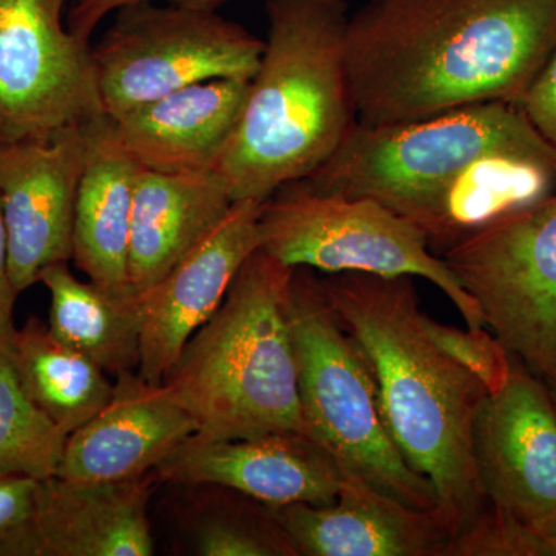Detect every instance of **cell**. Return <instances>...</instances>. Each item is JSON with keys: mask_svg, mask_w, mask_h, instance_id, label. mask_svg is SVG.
Returning <instances> with one entry per match:
<instances>
[{"mask_svg": "<svg viewBox=\"0 0 556 556\" xmlns=\"http://www.w3.org/2000/svg\"><path fill=\"white\" fill-rule=\"evenodd\" d=\"M424 328L431 340L460 367L481 380L489 394L506 386L514 369L515 356L490 334L485 327L459 329L422 316Z\"/></svg>", "mask_w": 556, "mask_h": 556, "instance_id": "obj_25", "label": "cell"}, {"mask_svg": "<svg viewBox=\"0 0 556 556\" xmlns=\"http://www.w3.org/2000/svg\"><path fill=\"white\" fill-rule=\"evenodd\" d=\"M473 457L486 506L556 546V405L517 357L506 386L479 405Z\"/></svg>", "mask_w": 556, "mask_h": 556, "instance_id": "obj_11", "label": "cell"}, {"mask_svg": "<svg viewBox=\"0 0 556 556\" xmlns=\"http://www.w3.org/2000/svg\"><path fill=\"white\" fill-rule=\"evenodd\" d=\"M65 0H0V139H49L102 115L91 43Z\"/></svg>", "mask_w": 556, "mask_h": 556, "instance_id": "obj_10", "label": "cell"}, {"mask_svg": "<svg viewBox=\"0 0 556 556\" xmlns=\"http://www.w3.org/2000/svg\"><path fill=\"white\" fill-rule=\"evenodd\" d=\"M497 152L556 159L518 105L479 102L404 123H354L336 152L299 182L378 201L415 223L457 174Z\"/></svg>", "mask_w": 556, "mask_h": 556, "instance_id": "obj_5", "label": "cell"}, {"mask_svg": "<svg viewBox=\"0 0 556 556\" xmlns=\"http://www.w3.org/2000/svg\"><path fill=\"white\" fill-rule=\"evenodd\" d=\"M519 109L556 150V49L530 83Z\"/></svg>", "mask_w": 556, "mask_h": 556, "instance_id": "obj_26", "label": "cell"}, {"mask_svg": "<svg viewBox=\"0 0 556 556\" xmlns=\"http://www.w3.org/2000/svg\"><path fill=\"white\" fill-rule=\"evenodd\" d=\"M156 479L181 485H217L263 506H329L343 470L317 439L302 431H269L240 439L193 434L155 471Z\"/></svg>", "mask_w": 556, "mask_h": 556, "instance_id": "obj_14", "label": "cell"}, {"mask_svg": "<svg viewBox=\"0 0 556 556\" xmlns=\"http://www.w3.org/2000/svg\"><path fill=\"white\" fill-rule=\"evenodd\" d=\"M10 339L0 336V475L43 481L56 477L67 434L22 387Z\"/></svg>", "mask_w": 556, "mask_h": 556, "instance_id": "obj_23", "label": "cell"}, {"mask_svg": "<svg viewBox=\"0 0 556 556\" xmlns=\"http://www.w3.org/2000/svg\"><path fill=\"white\" fill-rule=\"evenodd\" d=\"M155 479H43L30 517L2 541L0 556H150L148 508Z\"/></svg>", "mask_w": 556, "mask_h": 556, "instance_id": "obj_15", "label": "cell"}, {"mask_svg": "<svg viewBox=\"0 0 556 556\" xmlns=\"http://www.w3.org/2000/svg\"><path fill=\"white\" fill-rule=\"evenodd\" d=\"M197 431V420L169 388L138 371L124 372L104 408L65 441L56 477L78 482L149 477Z\"/></svg>", "mask_w": 556, "mask_h": 556, "instance_id": "obj_16", "label": "cell"}, {"mask_svg": "<svg viewBox=\"0 0 556 556\" xmlns=\"http://www.w3.org/2000/svg\"><path fill=\"white\" fill-rule=\"evenodd\" d=\"M268 35L239 126L214 170L233 201H266L309 177L356 123L346 0H266Z\"/></svg>", "mask_w": 556, "mask_h": 556, "instance_id": "obj_3", "label": "cell"}, {"mask_svg": "<svg viewBox=\"0 0 556 556\" xmlns=\"http://www.w3.org/2000/svg\"><path fill=\"white\" fill-rule=\"evenodd\" d=\"M320 283L367 361L388 433L433 485L439 518L455 541L486 508L473 422L489 391L427 334L413 277L338 273Z\"/></svg>", "mask_w": 556, "mask_h": 556, "instance_id": "obj_2", "label": "cell"}, {"mask_svg": "<svg viewBox=\"0 0 556 556\" xmlns=\"http://www.w3.org/2000/svg\"><path fill=\"white\" fill-rule=\"evenodd\" d=\"M266 508L295 556H447L452 544L437 511L409 507L346 470L329 506Z\"/></svg>", "mask_w": 556, "mask_h": 556, "instance_id": "obj_17", "label": "cell"}, {"mask_svg": "<svg viewBox=\"0 0 556 556\" xmlns=\"http://www.w3.org/2000/svg\"><path fill=\"white\" fill-rule=\"evenodd\" d=\"M91 46L102 109L118 119L203 80L252 79L265 40L217 10L139 2L113 13Z\"/></svg>", "mask_w": 556, "mask_h": 556, "instance_id": "obj_8", "label": "cell"}, {"mask_svg": "<svg viewBox=\"0 0 556 556\" xmlns=\"http://www.w3.org/2000/svg\"><path fill=\"white\" fill-rule=\"evenodd\" d=\"M39 283L50 292L47 327L54 338L115 379L138 371L141 306L137 294H116L93 281H80L68 263L43 269Z\"/></svg>", "mask_w": 556, "mask_h": 556, "instance_id": "obj_21", "label": "cell"}, {"mask_svg": "<svg viewBox=\"0 0 556 556\" xmlns=\"http://www.w3.org/2000/svg\"><path fill=\"white\" fill-rule=\"evenodd\" d=\"M548 390H551L552 396H554V401H555V405H556V386L548 387Z\"/></svg>", "mask_w": 556, "mask_h": 556, "instance_id": "obj_30", "label": "cell"}, {"mask_svg": "<svg viewBox=\"0 0 556 556\" xmlns=\"http://www.w3.org/2000/svg\"><path fill=\"white\" fill-rule=\"evenodd\" d=\"M233 200L214 169L164 174L139 167L129 244V283L142 294L228 214Z\"/></svg>", "mask_w": 556, "mask_h": 556, "instance_id": "obj_20", "label": "cell"}, {"mask_svg": "<svg viewBox=\"0 0 556 556\" xmlns=\"http://www.w3.org/2000/svg\"><path fill=\"white\" fill-rule=\"evenodd\" d=\"M262 206L263 201H233L214 229L138 295L142 378L163 383L192 336L217 313L241 266L260 248Z\"/></svg>", "mask_w": 556, "mask_h": 556, "instance_id": "obj_13", "label": "cell"}, {"mask_svg": "<svg viewBox=\"0 0 556 556\" xmlns=\"http://www.w3.org/2000/svg\"><path fill=\"white\" fill-rule=\"evenodd\" d=\"M556 49V0H368L351 14L356 123H404L479 102L518 105Z\"/></svg>", "mask_w": 556, "mask_h": 556, "instance_id": "obj_1", "label": "cell"}, {"mask_svg": "<svg viewBox=\"0 0 556 556\" xmlns=\"http://www.w3.org/2000/svg\"><path fill=\"white\" fill-rule=\"evenodd\" d=\"M84 124L49 139H0V203L17 294L39 283L43 269L72 262L76 193L87 155Z\"/></svg>", "mask_w": 556, "mask_h": 556, "instance_id": "obj_12", "label": "cell"}, {"mask_svg": "<svg viewBox=\"0 0 556 556\" xmlns=\"http://www.w3.org/2000/svg\"><path fill=\"white\" fill-rule=\"evenodd\" d=\"M291 270L258 248L164 378L197 420L195 437L308 433L285 313Z\"/></svg>", "mask_w": 556, "mask_h": 556, "instance_id": "obj_4", "label": "cell"}, {"mask_svg": "<svg viewBox=\"0 0 556 556\" xmlns=\"http://www.w3.org/2000/svg\"><path fill=\"white\" fill-rule=\"evenodd\" d=\"M86 166L76 193L72 262L90 281L116 294L129 283L131 208L139 164L108 113L84 124Z\"/></svg>", "mask_w": 556, "mask_h": 556, "instance_id": "obj_19", "label": "cell"}, {"mask_svg": "<svg viewBox=\"0 0 556 556\" xmlns=\"http://www.w3.org/2000/svg\"><path fill=\"white\" fill-rule=\"evenodd\" d=\"M39 485L38 479L0 475V544L30 517Z\"/></svg>", "mask_w": 556, "mask_h": 556, "instance_id": "obj_28", "label": "cell"}, {"mask_svg": "<svg viewBox=\"0 0 556 556\" xmlns=\"http://www.w3.org/2000/svg\"><path fill=\"white\" fill-rule=\"evenodd\" d=\"M258 236L260 249L288 268L426 278L447 295L467 328L485 327L477 302L426 236L378 201L289 182L263 201Z\"/></svg>", "mask_w": 556, "mask_h": 556, "instance_id": "obj_7", "label": "cell"}, {"mask_svg": "<svg viewBox=\"0 0 556 556\" xmlns=\"http://www.w3.org/2000/svg\"><path fill=\"white\" fill-rule=\"evenodd\" d=\"M195 551L203 556H295L266 506L258 515L207 519L197 532Z\"/></svg>", "mask_w": 556, "mask_h": 556, "instance_id": "obj_24", "label": "cell"}, {"mask_svg": "<svg viewBox=\"0 0 556 556\" xmlns=\"http://www.w3.org/2000/svg\"><path fill=\"white\" fill-rule=\"evenodd\" d=\"M285 313L311 437L331 452L342 470L409 507L438 514L433 485L405 463L394 445L367 361L332 309L314 269L292 268Z\"/></svg>", "mask_w": 556, "mask_h": 556, "instance_id": "obj_6", "label": "cell"}, {"mask_svg": "<svg viewBox=\"0 0 556 556\" xmlns=\"http://www.w3.org/2000/svg\"><path fill=\"white\" fill-rule=\"evenodd\" d=\"M139 2H166L193 9L218 10L228 0H76L67 16L70 30L79 39L90 42L91 36L105 17L123 7Z\"/></svg>", "mask_w": 556, "mask_h": 556, "instance_id": "obj_27", "label": "cell"}, {"mask_svg": "<svg viewBox=\"0 0 556 556\" xmlns=\"http://www.w3.org/2000/svg\"><path fill=\"white\" fill-rule=\"evenodd\" d=\"M16 289L10 276L9 233L0 203V336L11 338L14 332L13 309L17 299Z\"/></svg>", "mask_w": 556, "mask_h": 556, "instance_id": "obj_29", "label": "cell"}, {"mask_svg": "<svg viewBox=\"0 0 556 556\" xmlns=\"http://www.w3.org/2000/svg\"><path fill=\"white\" fill-rule=\"evenodd\" d=\"M485 328L546 386H556V190L510 208L441 257Z\"/></svg>", "mask_w": 556, "mask_h": 556, "instance_id": "obj_9", "label": "cell"}, {"mask_svg": "<svg viewBox=\"0 0 556 556\" xmlns=\"http://www.w3.org/2000/svg\"><path fill=\"white\" fill-rule=\"evenodd\" d=\"M10 350L22 387L67 438L112 397L108 372L60 342L38 317L14 329Z\"/></svg>", "mask_w": 556, "mask_h": 556, "instance_id": "obj_22", "label": "cell"}, {"mask_svg": "<svg viewBox=\"0 0 556 556\" xmlns=\"http://www.w3.org/2000/svg\"><path fill=\"white\" fill-rule=\"evenodd\" d=\"M251 79L192 84L127 112L116 121L119 137L144 169H214L239 126Z\"/></svg>", "mask_w": 556, "mask_h": 556, "instance_id": "obj_18", "label": "cell"}]
</instances>
